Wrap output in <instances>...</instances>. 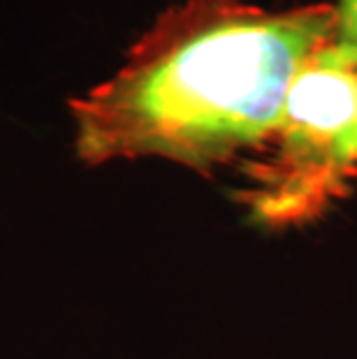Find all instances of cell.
<instances>
[{
  "label": "cell",
  "mask_w": 357,
  "mask_h": 359,
  "mask_svg": "<svg viewBox=\"0 0 357 359\" xmlns=\"http://www.w3.org/2000/svg\"><path fill=\"white\" fill-rule=\"evenodd\" d=\"M334 28L332 3L170 5L114 77L70 100L77 158L90 167L163 158L202 177L239 167L269 140L295 77Z\"/></svg>",
  "instance_id": "cell-1"
},
{
  "label": "cell",
  "mask_w": 357,
  "mask_h": 359,
  "mask_svg": "<svg viewBox=\"0 0 357 359\" xmlns=\"http://www.w3.org/2000/svg\"><path fill=\"white\" fill-rule=\"evenodd\" d=\"M232 200L250 225L297 230L318 223L357 183V67L330 51L309 58L288 90L264 147L239 165Z\"/></svg>",
  "instance_id": "cell-2"
},
{
  "label": "cell",
  "mask_w": 357,
  "mask_h": 359,
  "mask_svg": "<svg viewBox=\"0 0 357 359\" xmlns=\"http://www.w3.org/2000/svg\"><path fill=\"white\" fill-rule=\"evenodd\" d=\"M334 10H337V28L330 51L357 67V0H337Z\"/></svg>",
  "instance_id": "cell-3"
}]
</instances>
